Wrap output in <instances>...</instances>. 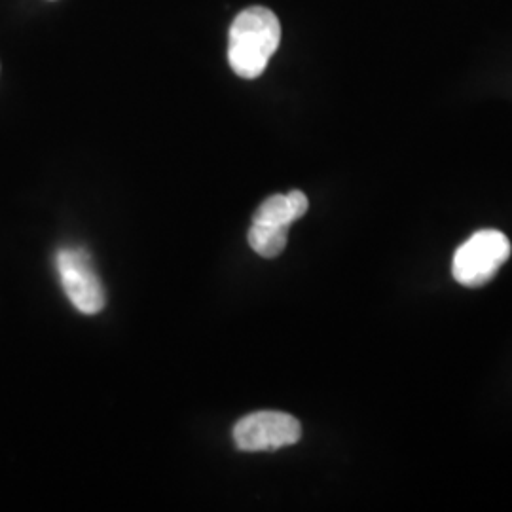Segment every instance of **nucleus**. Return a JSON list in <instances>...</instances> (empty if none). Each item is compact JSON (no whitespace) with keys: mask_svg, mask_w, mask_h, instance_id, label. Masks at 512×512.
Returning a JSON list of instances; mask_svg holds the SVG:
<instances>
[{"mask_svg":"<svg viewBox=\"0 0 512 512\" xmlns=\"http://www.w3.org/2000/svg\"><path fill=\"white\" fill-rule=\"evenodd\" d=\"M310 202L304 192L293 190L287 196L275 194L268 198L256 209L253 222H262V224H277V226H289L302 219L308 213Z\"/></svg>","mask_w":512,"mask_h":512,"instance_id":"nucleus-5","label":"nucleus"},{"mask_svg":"<svg viewBox=\"0 0 512 512\" xmlns=\"http://www.w3.org/2000/svg\"><path fill=\"white\" fill-rule=\"evenodd\" d=\"M302 437V425L287 412H255L236 423L234 440L243 452H274L293 446Z\"/></svg>","mask_w":512,"mask_h":512,"instance_id":"nucleus-3","label":"nucleus"},{"mask_svg":"<svg viewBox=\"0 0 512 512\" xmlns=\"http://www.w3.org/2000/svg\"><path fill=\"white\" fill-rule=\"evenodd\" d=\"M63 291L74 308L86 315H95L105 308L107 294L101 279L93 272L92 260L82 249H63L55 256Z\"/></svg>","mask_w":512,"mask_h":512,"instance_id":"nucleus-4","label":"nucleus"},{"mask_svg":"<svg viewBox=\"0 0 512 512\" xmlns=\"http://www.w3.org/2000/svg\"><path fill=\"white\" fill-rule=\"evenodd\" d=\"M511 253V241L503 232L478 230L454 255V279L469 289L484 287L494 279Z\"/></svg>","mask_w":512,"mask_h":512,"instance_id":"nucleus-2","label":"nucleus"},{"mask_svg":"<svg viewBox=\"0 0 512 512\" xmlns=\"http://www.w3.org/2000/svg\"><path fill=\"white\" fill-rule=\"evenodd\" d=\"M281 42V23L266 6L239 12L228 35V61L232 71L253 80L266 71Z\"/></svg>","mask_w":512,"mask_h":512,"instance_id":"nucleus-1","label":"nucleus"},{"mask_svg":"<svg viewBox=\"0 0 512 512\" xmlns=\"http://www.w3.org/2000/svg\"><path fill=\"white\" fill-rule=\"evenodd\" d=\"M289 239V226H277V224H262L253 222L249 230V245L256 255L264 258H275L281 255L287 247Z\"/></svg>","mask_w":512,"mask_h":512,"instance_id":"nucleus-6","label":"nucleus"}]
</instances>
